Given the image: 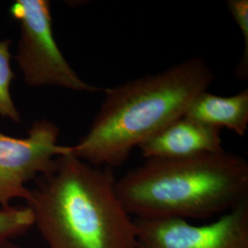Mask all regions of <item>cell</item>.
I'll list each match as a JSON object with an SVG mask.
<instances>
[{"label":"cell","instance_id":"6da1fadb","mask_svg":"<svg viewBox=\"0 0 248 248\" xmlns=\"http://www.w3.org/2000/svg\"><path fill=\"white\" fill-rule=\"evenodd\" d=\"M215 78L201 56L163 71L105 89L98 113L72 154L97 168L114 169L165 127L184 116L187 107Z\"/></svg>","mask_w":248,"mask_h":248},{"label":"cell","instance_id":"30bf717a","mask_svg":"<svg viewBox=\"0 0 248 248\" xmlns=\"http://www.w3.org/2000/svg\"><path fill=\"white\" fill-rule=\"evenodd\" d=\"M32 226L33 214L28 206L0 209V243L25 233Z\"/></svg>","mask_w":248,"mask_h":248},{"label":"cell","instance_id":"8992f818","mask_svg":"<svg viewBox=\"0 0 248 248\" xmlns=\"http://www.w3.org/2000/svg\"><path fill=\"white\" fill-rule=\"evenodd\" d=\"M134 222L136 248H248V199L204 225L175 218Z\"/></svg>","mask_w":248,"mask_h":248},{"label":"cell","instance_id":"7a4b0ae2","mask_svg":"<svg viewBox=\"0 0 248 248\" xmlns=\"http://www.w3.org/2000/svg\"><path fill=\"white\" fill-rule=\"evenodd\" d=\"M112 169L73 154L38 177L27 206L48 248H136V226L115 189Z\"/></svg>","mask_w":248,"mask_h":248},{"label":"cell","instance_id":"7c38bea8","mask_svg":"<svg viewBox=\"0 0 248 248\" xmlns=\"http://www.w3.org/2000/svg\"><path fill=\"white\" fill-rule=\"evenodd\" d=\"M0 248H23L19 246L15 245L11 241H5L3 243H0Z\"/></svg>","mask_w":248,"mask_h":248},{"label":"cell","instance_id":"5b68a950","mask_svg":"<svg viewBox=\"0 0 248 248\" xmlns=\"http://www.w3.org/2000/svg\"><path fill=\"white\" fill-rule=\"evenodd\" d=\"M60 130L47 120L36 121L25 138L0 133V205L9 208L14 199L30 195L26 184L49 172L57 157L72 153L58 144Z\"/></svg>","mask_w":248,"mask_h":248},{"label":"cell","instance_id":"52a82bcc","mask_svg":"<svg viewBox=\"0 0 248 248\" xmlns=\"http://www.w3.org/2000/svg\"><path fill=\"white\" fill-rule=\"evenodd\" d=\"M148 159H179L224 150L221 130L185 116L165 127L138 147Z\"/></svg>","mask_w":248,"mask_h":248},{"label":"cell","instance_id":"3957f363","mask_svg":"<svg viewBox=\"0 0 248 248\" xmlns=\"http://www.w3.org/2000/svg\"><path fill=\"white\" fill-rule=\"evenodd\" d=\"M135 219H204L248 199V163L225 150L179 159H148L116 179Z\"/></svg>","mask_w":248,"mask_h":248},{"label":"cell","instance_id":"277c9868","mask_svg":"<svg viewBox=\"0 0 248 248\" xmlns=\"http://www.w3.org/2000/svg\"><path fill=\"white\" fill-rule=\"evenodd\" d=\"M9 12L20 24L16 59L29 86H54L89 93L102 91L81 79L64 58L53 36L50 1L17 0Z\"/></svg>","mask_w":248,"mask_h":248},{"label":"cell","instance_id":"9c48e42d","mask_svg":"<svg viewBox=\"0 0 248 248\" xmlns=\"http://www.w3.org/2000/svg\"><path fill=\"white\" fill-rule=\"evenodd\" d=\"M9 39L0 41V115L9 118L14 123L20 122V116L10 95V85L15 75L10 66L11 54Z\"/></svg>","mask_w":248,"mask_h":248},{"label":"cell","instance_id":"ba28073f","mask_svg":"<svg viewBox=\"0 0 248 248\" xmlns=\"http://www.w3.org/2000/svg\"><path fill=\"white\" fill-rule=\"evenodd\" d=\"M184 116L213 128H226L244 137L248 128V89L228 97L203 91L192 100Z\"/></svg>","mask_w":248,"mask_h":248},{"label":"cell","instance_id":"8fae6325","mask_svg":"<svg viewBox=\"0 0 248 248\" xmlns=\"http://www.w3.org/2000/svg\"><path fill=\"white\" fill-rule=\"evenodd\" d=\"M226 6L239 28L245 43L244 53L236 69V77L240 79H247L248 78V0H227Z\"/></svg>","mask_w":248,"mask_h":248}]
</instances>
